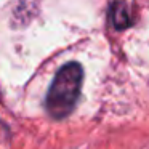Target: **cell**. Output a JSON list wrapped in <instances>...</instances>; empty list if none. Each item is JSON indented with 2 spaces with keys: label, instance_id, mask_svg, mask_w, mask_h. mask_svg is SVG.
<instances>
[{
  "label": "cell",
  "instance_id": "cell-1",
  "mask_svg": "<svg viewBox=\"0 0 149 149\" xmlns=\"http://www.w3.org/2000/svg\"><path fill=\"white\" fill-rule=\"evenodd\" d=\"M84 71L79 63L64 64L53 79L47 93L45 106L53 119H64L75 107L82 90Z\"/></svg>",
  "mask_w": 149,
  "mask_h": 149
},
{
  "label": "cell",
  "instance_id": "cell-2",
  "mask_svg": "<svg viewBox=\"0 0 149 149\" xmlns=\"http://www.w3.org/2000/svg\"><path fill=\"white\" fill-rule=\"evenodd\" d=\"M111 19H112L114 27L119 31L127 29L132 24L130 11H128V7H127L125 2H122V0L112 2V5H111Z\"/></svg>",
  "mask_w": 149,
  "mask_h": 149
}]
</instances>
